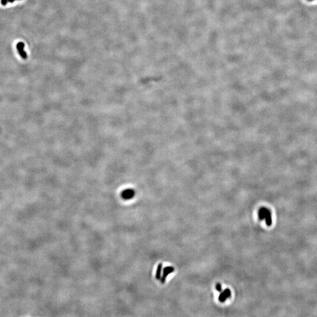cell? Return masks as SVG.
Listing matches in <instances>:
<instances>
[{
    "label": "cell",
    "instance_id": "1",
    "mask_svg": "<svg viewBox=\"0 0 317 317\" xmlns=\"http://www.w3.org/2000/svg\"><path fill=\"white\" fill-rule=\"evenodd\" d=\"M24 46H25L24 43L22 42H20L17 44L16 47L21 57L24 59H27L28 58V56H27V52L24 51Z\"/></svg>",
    "mask_w": 317,
    "mask_h": 317
},
{
    "label": "cell",
    "instance_id": "2",
    "mask_svg": "<svg viewBox=\"0 0 317 317\" xmlns=\"http://www.w3.org/2000/svg\"><path fill=\"white\" fill-rule=\"evenodd\" d=\"M230 297H231L230 290H229V288H226L223 292H222L220 294L219 297V299L221 303H224L227 298H228Z\"/></svg>",
    "mask_w": 317,
    "mask_h": 317
},
{
    "label": "cell",
    "instance_id": "3",
    "mask_svg": "<svg viewBox=\"0 0 317 317\" xmlns=\"http://www.w3.org/2000/svg\"><path fill=\"white\" fill-rule=\"evenodd\" d=\"M174 269L172 267H165L163 269V275L161 278V283L162 284L165 283V282L166 281V278L168 276V275L169 274L173 273L174 271Z\"/></svg>",
    "mask_w": 317,
    "mask_h": 317
},
{
    "label": "cell",
    "instance_id": "4",
    "mask_svg": "<svg viewBox=\"0 0 317 317\" xmlns=\"http://www.w3.org/2000/svg\"><path fill=\"white\" fill-rule=\"evenodd\" d=\"M265 219H266V224H267L268 226L271 225V224H272L271 212V211H270L269 209H268L267 208H266V215H265Z\"/></svg>",
    "mask_w": 317,
    "mask_h": 317
},
{
    "label": "cell",
    "instance_id": "5",
    "mask_svg": "<svg viewBox=\"0 0 317 317\" xmlns=\"http://www.w3.org/2000/svg\"><path fill=\"white\" fill-rule=\"evenodd\" d=\"M135 195V192L132 190H126L122 193V196L124 199H130Z\"/></svg>",
    "mask_w": 317,
    "mask_h": 317
},
{
    "label": "cell",
    "instance_id": "6",
    "mask_svg": "<svg viewBox=\"0 0 317 317\" xmlns=\"http://www.w3.org/2000/svg\"><path fill=\"white\" fill-rule=\"evenodd\" d=\"M266 207H261L260 209H259V211H258V217H259V219L260 220H263L264 219H265V215H266Z\"/></svg>",
    "mask_w": 317,
    "mask_h": 317
},
{
    "label": "cell",
    "instance_id": "7",
    "mask_svg": "<svg viewBox=\"0 0 317 317\" xmlns=\"http://www.w3.org/2000/svg\"><path fill=\"white\" fill-rule=\"evenodd\" d=\"M162 267H163V265L162 264H159L157 266V270H156V278L157 279H161V273H162Z\"/></svg>",
    "mask_w": 317,
    "mask_h": 317
},
{
    "label": "cell",
    "instance_id": "8",
    "mask_svg": "<svg viewBox=\"0 0 317 317\" xmlns=\"http://www.w3.org/2000/svg\"><path fill=\"white\" fill-rule=\"evenodd\" d=\"M216 290L219 292H220L221 291V286L220 284V283H217L216 286Z\"/></svg>",
    "mask_w": 317,
    "mask_h": 317
},
{
    "label": "cell",
    "instance_id": "9",
    "mask_svg": "<svg viewBox=\"0 0 317 317\" xmlns=\"http://www.w3.org/2000/svg\"><path fill=\"white\" fill-rule=\"evenodd\" d=\"M8 2V0H1V4H2L3 5H4V6L6 5L7 4Z\"/></svg>",
    "mask_w": 317,
    "mask_h": 317
},
{
    "label": "cell",
    "instance_id": "10",
    "mask_svg": "<svg viewBox=\"0 0 317 317\" xmlns=\"http://www.w3.org/2000/svg\"><path fill=\"white\" fill-rule=\"evenodd\" d=\"M8 2L10 3H13L15 1V0H8Z\"/></svg>",
    "mask_w": 317,
    "mask_h": 317
},
{
    "label": "cell",
    "instance_id": "11",
    "mask_svg": "<svg viewBox=\"0 0 317 317\" xmlns=\"http://www.w3.org/2000/svg\"><path fill=\"white\" fill-rule=\"evenodd\" d=\"M308 1H314V0H308Z\"/></svg>",
    "mask_w": 317,
    "mask_h": 317
}]
</instances>
